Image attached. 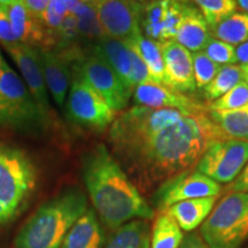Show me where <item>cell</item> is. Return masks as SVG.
<instances>
[{"instance_id":"1","label":"cell","mask_w":248,"mask_h":248,"mask_svg":"<svg viewBox=\"0 0 248 248\" xmlns=\"http://www.w3.org/2000/svg\"><path fill=\"white\" fill-rule=\"evenodd\" d=\"M214 140H225L209 110L190 114L160 131L111 145L116 157L144 188L193 169Z\"/></svg>"},{"instance_id":"2","label":"cell","mask_w":248,"mask_h":248,"mask_svg":"<svg viewBox=\"0 0 248 248\" xmlns=\"http://www.w3.org/2000/svg\"><path fill=\"white\" fill-rule=\"evenodd\" d=\"M83 177L93 207L109 229L154 217L153 208L105 145H98L86 155Z\"/></svg>"},{"instance_id":"3","label":"cell","mask_w":248,"mask_h":248,"mask_svg":"<svg viewBox=\"0 0 248 248\" xmlns=\"http://www.w3.org/2000/svg\"><path fill=\"white\" fill-rule=\"evenodd\" d=\"M88 210L86 197L74 190L43 204L16 237L17 248H61L64 237Z\"/></svg>"},{"instance_id":"4","label":"cell","mask_w":248,"mask_h":248,"mask_svg":"<svg viewBox=\"0 0 248 248\" xmlns=\"http://www.w3.org/2000/svg\"><path fill=\"white\" fill-rule=\"evenodd\" d=\"M37 172L23 151L0 144V224L18 213L35 190Z\"/></svg>"},{"instance_id":"5","label":"cell","mask_w":248,"mask_h":248,"mask_svg":"<svg viewBox=\"0 0 248 248\" xmlns=\"http://www.w3.org/2000/svg\"><path fill=\"white\" fill-rule=\"evenodd\" d=\"M200 235L209 248H240L248 240V193L230 192L201 224Z\"/></svg>"},{"instance_id":"6","label":"cell","mask_w":248,"mask_h":248,"mask_svg":"<svg viewBox=\"0 0 248 248\" xmlns=\"http://www.w3.org/2000/svg\"><path fill=\"white\" fill-rule=\"evenodd\" d=\"M47 122L26 83L5 61L0 79V125L37 131L46 128Z\"/></svg>"},{"instance_id":"7","label":"cell","mask_w":248,"mask_h":248,"mask_svg":"<svg viewBox=\"0 0 248 248\" xmlns=\"http://www.w3.org/2000/svg\"><path fill=\"white\" fill-rule=\"evenodd\" d=\"M74 61L76 77L91 86L115 113L125 109L132 91L104 58L92 51L90 54H80Z\"/></svg>"},{"instance_id":"8","label":"cell","mask_w":248,"mask_h":248,"mask_svg":"<svg viewBox=\"0 0 248 248\" xmlns=\"http://www.w3.org/2000/svg\"><path fill=\"white\" fill-rule=\"evenodd\" d=\"M247 162V140H214L209 142L201 155L195 170L216 183L231 184L240 175Z\"/></svg>"},{"instance_id":"9","label":"cell","mask_w":248,"mask_h":248,"mask_svg":"<svg viewBox=\"0 0 248 248\" xmlns=\"http://www.w3.org/2000/svg\"><path fill=\"white\" fill-rule=\"evenodd\" d=\"M66 101L68 119L83 128L102 131L115 120V111L78 77L70 84Z\"/></svg>"},{"instance_id":"10","label":"cell","mask_w":248,"mask_h":248,"mask_svg":"<svg viewBox=\"0 0 248 248\" xmlns=\"http://www.w3.org/2000/svg\"><path fill=\"white\" fill-rule=\"evenodd\" d=\"M222 188L218 183L197 170H187L161 184L153 197L159 213L166 212L172 204L199 198H217Z\"/></svg>"},{"instance_id":"11","label":"cell","mask_w":248,"mask_h":248,"mask_svg":"<svg viewBox=\"0 0 248 248\" xmlns=\"http://www.w3.org/2000/svg\"><path fill=\"white\" fill-rule=\"evenodd\" d=\"M93 7L106 36L128 43L142 32V4L137 0H98Z\"/></svg>"},{"instance_id":"12","label":"cell","mask_w":248,"mask_h":248,"mask_svg":"<svg viewBox=\"0 0 248 248\" xmlns=\"http://www.w3.org/2000/svg\"><path fill=\"white\" fill-rule=\"evenodd\" d=\"M141 4V31L157 43L175 39L179 24L192 6L186 0H154Z\"/></svg>"},{"instance_id":"13","label":"cell","mask_w":248,"mask_h":248,"mask_svg":"<svg viewBox=\"0 0 248 248\" xmlns=\"http://www.w3.org/2000/svg\"><path fill=\"white\" fill-rule=\"evenodd\" d=\"M5 49L16 63L23 82L27 84L31 95L38 104L44 115L49 120L51 105H49L48 90L45 83L44 73H43L39 49L20 43L7 46Z\"/></svg>"},{"instance_id":"14","label":"cell","mask_w":248,"mask_h":248,"mask_svg":"<svg viewBox=\"0 0 248 248\" xmlns=\"http://www.w3.org/2000/svg\"><path fill=\"white\" fill-rule=\"evenodd\" d=\"M164 63V86L181 93H192L195 84L192 54L176 40L160 43Z\"/></svg>"},{"instance_id":"15","label":"cell","mask_w":248,"mask_h":248,"mask_svg":"<svg viewBox=\"0 0 248 248\" xmlns=\"http://www.w3.org/2000/svg\"><path fill=\"white\" fill-rule=\"evenodd\" d=\"M133 102L136 106L152 108H171L195 114L208 111L207 105H201L185 93L175 91L156 83H142L133 89Z\"/></svg>"},{"instance_id":"16","label":"cell","mask_w":248,"mask_h":248,"mask_svg":"<svg viewBox=\"0 0 248 248\" xmlns=\"http://www.w3.org/2000/svg\"><path fill=\"white\" fill-rule=\"evenodd\" d=\"M7 9L14 37L20 44L37 48H48L57 44L55 33L48 30L39 17L31 13L22 0L8 6Z\"/></svg>"},{"instance_id":"17","label":"cell","mask_w":248,"mask_h":248,"mask_svg":"<svg viewBox=\"0 0 248 248\" xmlns=\"http://www.w3.org/2000/svg\"><path fill=\"white\" fill-rule=\"evenodd\" d=\"M43 73L48 93L58 106H63L70 88V68L68 60L59 52L38 48Z\"/></svg>"},{"instance_id":"18","label":"cell","mask_w":248,"mask_h":248,"mask_svg":"<svg viewBox=\"0 0 248 248\" xmlns=\"http://www.w3.org/2000/svg\"><path fill=\"white\" fill-rule=\"evenodd\" d=\"M93 51L107 61L126 88L133 92L131 85L132 63L129 46L122 40L105 36L95 43Z\"/></svg>"},{"instance_id":"19","label":"cell","mask_w":248,"mask_h":248,"mask_svg":"<svg viewBox=\"0 0 248 248\" xmlns=\"http://www.w3.org/2000/svg\"><path fill=\"white\" fill-rule=\"evenodd\" d=\"M104 240V231L97 215L88 209L64 237L61 248H101Z\"/></svg>"},{"instance_id":"20","label":"cell","mask_w":248,"mask_h":248,"mask_svg":"<svg viewBox=\"0 0 248 248\" xmlns=\"http://www.w3.org/2000/svg\"><path fill=\"white\" fill-rule=\"evenodd\" d=\"M217 198H199L181 201L166 210L177 222L183 232H193L210 215Z\"/></svg>"},{"instance_id":"21","label":"cell","mask_w":248,"mask_h":248,"mask_svg":"<svg viewBox=\"0 0 248 248\" xmlns=\"http://www.w3.org/2000/svg\"><path fill=\"white\" fill-rule=\"evenodd\" d=\"M210 39L209 24L198 8L191 6L179 24L175 39L190 52L202 51Z\"/></svg>"},{"instance_id":"22","label":"cell","mask_w":248,"mask_h":248,"mask_svg":"<svg viewBox=\"0 0 248 248\" xmlns=\"http://www.w3.org/2000/svg\"><path fill=\"white\" fill-rule=\"evenodd\" d=\"M125 44L132 48L145 62L153 83L164 85V63L160 43L147 38L140 32Z\"/></svg>"},{"instance_id":"23","label":"cell","mask_w":248,"mask_h":248,"mask_svg":"<svg viewBox=\"0 0 248 248\" xmlns=\"http://www.w3.org/2000/svg\"><path fill=\"white\" fill-rule=\"evenodd\" d=\"M209 117L225 139L248 141V105L237 109L209 110Z\"/></svg>"},{"instance_id":"24","label":"cell","mask_w":248,"mask_h":248,"mask_svg":"<svg viewBox=\"0 0 248 248\" xmlns=\"http://www.w3.org/2000/svg\"><path fill=\"white\" fill-rule=\"evenodd\" d=\"M106 248H151V226L146 219H133L119 229Z\"/></svg>"},{"instance_id":"25","label":"cell","mask_w":248,"mask_h":248,"mask_svg":"<svg viewBox=\"0 0 248 248\" xmlns=\"http://www.w3.org/2000/svg\"><path fill=\"white\" fill-rule=\"evenodd\" d=\"M214 38L232 46L240 45L248 40V14L233 12L222 18L215 26L209 27Z\"/></svg>"},{"instance_id":"26","label":"cell","mask_w":248,"mask_h":248,"mask_svg":"<svg viewBox=\"0 0 248 248\" xmlns=\"http://www.w3.org/2000/svg\"><path fill=\"white\" fill-rule=\"evenodd\" d=\"M184 233L167 212L159 213L151 230V248H179Z\"/></svg>"},{"instance_id":"27","label":"cell","mask_w":248,"mask_h":248,"mask_svg":"<svg viewBox=\"0 0 248 248\" xmlns=\"http://www.w3.org/2000/svg\"><path fill=\"white\" fill-rule=\"evenodd\" d=\"M241 80H243L241 66H237V64L222 66L216 76L212 79V82L202 89L203 97L209 102L217 100L226 92L230 91L232 88H234Z\"/></svg>"},{"instance_id":"28","label":"cell","mask_w":248,"mask_h":248,"mask_svg":"<svg viewBox=\"0 0 248 248\" xmlns=\"http://www.w3.org/2000/svg\"><path fill=\"white\" fill-rule=\"evenodd\" d=\"M73 14L77 17L78 31L82 37H85V38L97 43L102 37L106 36L101 29L97 13H95V9L93 6L86 5L80 1Z\"/></svg>"},{"instance_id":"29","label":"cell","mask_w":248,"mask_h":248,"mask_svg":"<svg viewBox=\"0 0 248 248\" xmlns=\"http://www.w3.org/2000/svg\"><path fill=\"white\" fill-rule=\"evenodd\" d=\"M199 7V11L206 18L209 27L235 12V0H191Z\"/></svg>"},{"instance_id":"30","label":"cell","mask_w":248,"mask_h":248,"mask_svg":"<svg viewBox=\"0 0 248 248\" xmlns=\"http://www.w3.org/2000/svg\"><path fill=\"white\" fill-rule=\"evenodd\" d=\"M246 105H248V84L241 80L221 98L207 104V108L208 110H230Z\"/></svg>"},{"instance_id":"31","label":"cell","mask_w":248,"mask_h":248,"mask_svg":"<svg viewBox=\"0 0 248 248\" xmlns=\"http://www.w3.org/2000/svg\"><path fill=\"white\" fill-rule=\"evenodd\" d=\"M192 63H193V73L197 88L202 90L207 84L212 82V79L218 73L222 66L207 57L202 51L194 52L192 54Z\"/></svg>"},{"instance_id":"32","label":"cell","mask_w":248,"mask_h":248,"mask_svg":"<svg viewBox=\"0 0 248 248\" xmlns=\"http://www.w3.org/2000/svg\"><path fill=\"white\" fill-rule=\"evenodd\" d=\"M202 52L210 60L216 62L219 66L233 64L237 62L234 46L226 44V43L214 38V37H210Z\"/></svg>"},{"instance_id":"33","label":"cell","mask_w":248,"mask_h":248,"mask_svg":"<svg viewBox=\"0 0 248 248\" xmlns=\"http://www.w3.org/2000/svg\"><path fill=\"white\" fill-rule=\"evenodd\" d=\"M130 53H131V63H132V73H131V85L132 89L142 83H153L150 71L142 59L130 48Z\"/></svg>"},{"instance_id":"34","label":"cell","mask_w":248,"mask_h":248,"mask_svg":"<svg viewBox=\"0 0 248 248\" xmlns=\"http://www.w3.org/2000/svg\"><path fill=\"white\" fill-rule=\"evenodd\" d=\"M0 43H1L4 47L18 43L14 37L13 30H12L7 6L2 5H0Z\"/></svg>"},{"instance_id":"35","label":"cell","mask_w":248,"mask_h":248,"mask_svg":"<svg viewBox=\"0 0 248 248\" xmlns=\"http://www.w3.org/2000/svg\"><path fill=\"white\" fill-rule=\"evenodd\" d=\"M230 192H243V193H248V162L240 175L231 183L229 186Z\"/></svg>"},{"instance_id":"36","label":"cell","mask_w":248,"mask_h":248,"mask_svg":"<svg viewBox=\"0 0 248 248\" xmlns=\"http://www.w3.org/2000/svg\"><path fill=\"white\" fill-rule=\"evenodd\" d=\"M179 248H209L204 243L202 237L197 232H190L188 234L184 235Z\"/></svg>"},{"instance_id":"37","label":"cell","mask_w":248,"mask_h":248,"mask_svg":"<svg viewBox=\"0 0 248 248\" xmlns=\"http://www.w3.org/2000/svg\"><path fill=\"white\" fill-rule=\"evenodd\" d=\"M26 7L37 17H42L51 0H22Z\"/></svg>"},{"instance_id":"38","label":"cell","mask_w":248,"mask_h":248,"mask_svg":"<svg viewBox=\"0 0 248 248\" xmlns=\"http://www.w3.org/2000/svg\"><path fill=\"white\" fill-rule=\"evenodd\" d=\"M235 59L240 66L248 64V40L235 47Z\"/></svg>"},{"instance_id":"39","label":"cell","mask_w":248,"mask_h":248,"mask_svg":"<svg viewBox=\"0 0 248 248\" xmlns=\"http://www.w3.org/2000/svg\"><path fill=\"white\" fill-rule=\"evenodd\" d=\"M235 4L248 14V0H235Z\"/></svg>"},{"instance_id":"40","label":"cell","mask_w":248,"mask_h":248,"mask_svg":"<svg viewBox=\"0 0 248 248\" xmlns=\"http://www.w3.org/2000/svg\"><path fill=\"white\" fill-rule=\"evenodd\" d=\"M241 70H243V80L248 84V64L241 66Z\"/></svg>"},{"instance_id":"41","label":"cell","mask_w":248,"mask_h":248,"mask_svg":"<svg viewBox=\"0 0 248 248\" xmlns=\"http://www.w3.org/2000/svg\"><path fill=\"white\" fill-rule=\"evenodd\" d=\"M17 1H21V0H0V5H2V6H11V5H13V4H15V2H17Z\"/></svg>"},{"instance_id":"42","label":"cell","mask_w":248,"mask_h":248,"mask_svg":"<svg viewBox=\"0 0 248 248\" xmlns=\"http://www.w3.org/2000/svg\"><path fill=\"white\" fill-rule=\"evenodd\" d=\"M6 60L4 58H2L1 53H0V79H1V75H2V68H4V62Z\"/></svg>"},{"instance_id":"43","label":"cell","mask_w":248,"mask_h":248,"mask_svg":"<svg viewBox=\"0 0 248 248\" xmlns=\"http://www.w3.org/2000/svg\"><path fill=\"white\" fill-rule=\"evenodd\" d=\"M82 2H84V4L86 5H90V6H94L95 4H97L98 0H80Z\"/></svg>"},{"instance_id":"44","label":"cell","mask_w":248,"mask_h":248,"mask_svg":"<svg viewBox=\"0 0 248 248\" xmlns=\"http://www.w3.org/2000/svg\"><path fill=\"white\" fill-rule=\"evenodd\" d=\"M139 2H150V1H154V0H137Z\"/></svg>"}]
</instances>
